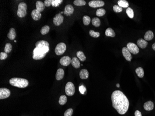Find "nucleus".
I'll list each match as a JSON object with an SVG mask.
<instances>
[{
	"mask_svg": "<svg viewBox=\"0 0 155 116\" xmlns=\"http://www.w3.org/2000/svg\"><path fill=\"white\" fill-rule=\"evenodd\" d=\"M89 34L91 36L94 38H98L100 36V33L98 32H95L92 30H91L89 31Z\"/></svg>",
	"mask_w": 155,
	"mask_h": 116,
	"instance_id": "f704fd0d",
	"label": "nucleus"
},
{
	"mask_svg": "<svg viewBox=\"0 0 155 116\" xmlns=\"http://www.w3.org/2000/svg\"><path fill=\"white\" fill-rule=\"evenodd\" d=\"M63 2L62 0H52V7H57Z\"/></svg>",
	"mask_w": 155,
	"mask_h": 116,
	"instance_id": "4c0bfd02",
	"label": "nucleus"
},
{
	"mask_svg": "<svg viewBox=\"0 0 155 116\" xmlns=\"http://www.w3.org/2000/svg\"><path fill=\"white\" fill-rule=\"evenodd\" d=\"M8 56L6 52H1L0 53V59L1 60H4L6 59Z\"/></svg>",
	"mask_w": 155,
	"mask_h": 116,
	"instance_id": "ea45409f",
	"label": "nucleus"
},
{
	"mask_svg": "<svg viewBox=\"0 0 155 116\" xmlns=\"http://www.w3.org/2000/svg\"><path fill=\"white\" fill-rule=\"evenodd\" d=\"M136 73H137V75L139 78L144 77V71L143 69L141 67H138L136 69Z\"/></svg>",
	"mask_w": 155,
	"mask_h": 116,
	"instance_id": "c85d7f7f",
	"label": "nucleus"
},
{
	"mask_svg": "<svg viewBox=\"0 0 155 116\" xmlns=\"http://www.w3.org/2000/svg\"><path fill=\"white\" fill-rule=\"evenodd\" d=\"M16 30L14 28H11L9 30V32L7 34V37L10 40H14L16 39Z\"/></svg>",
	"mask_w": 155,
	"mask_h": 116,
	"instance_id": "f3484780",
	"label": "nucleus"
},
{
	"mask_svg": "<svg viewBox=\"0 0 155 116\" xmlns=\"http://www.w3.org/2000/svg\"><path fill=\"white\" fill-rule=\"evenodd\" d=\"M127 48L130 52L134 55H137L139 52V49L138 47L135 44L129 42L127 44Z\"/></svg>",
	"mask_w": 155,
	"mask_h": 116,
	"instance_id": "0eeeda50",
	"label": "nucleus"
},
{
	"mask_svg": "<svg viewBox=\"0 0 155 116\" xmlns=\"http://www.w3.org/2000/svg\"><path fill=\"white\" fill-rule=\"evenodd\" d=\"M64 76V71L62 69H59L57 70L56 75H55V78L57 80H62Z\"/></svg>",
	"mask_w": 155,
	"mask_h": 116,
	"instance_id": "a211bd4d",
	"label": "nucleus"
},
{
	"mask_svg": "<svg viewBox=\"0 0 155 116\" xmlns=\"http://www.w3.org/2000/svg\"><path fill=\"white\" fill-rule=\"evenodd\" d=\"M63 20H64L63 16L61 14L59 13L55 16L53 19V22L55 26H59L63 23Z\"/></svg>",
	"mask_w": 155,
	"mask_h": 116,
	"instance_id": "9d476101",
	"label": "nucleus"
},
{
	"mask_svg": "<svg viewBox=\"0 0 155 116\" xmlns=\"http://www.w3.org/2000/svg\"><path fill=\"white\" fill-rule=\"evenodd\" d=\"M88 5L90 7L92 8H97L104 6L105 2L101 0H92L89 2Z\"/></svg>",
	"mask_w": 155,
	"mask_h": 116,
	"instance_id": "6e6552de",
	"label": "nucleus"
},
{
	"mask_svg": "<svg viewBox=\"0 0 155 116\" xmlns=\"http://www.w3.org/2000/svg\"><path fill=\"white\" fill-rule=\"evenodd\" d=\"M66 49V45L64 43L61 42L58 44L55 48V53L57 55H61L65 52Z\"/></svg>",
	"mask_w": 155,
	"mask_h": 116,
	"instance_id": "423d86ee",
	"label": "nucleus"
},
{
	"mask_svg": "<svg viewBox=\"0 0 155 116\" xmlns=\"http://www.w3.org/2000/svg\"><path fill=\"white\" fill-rule=\"evenodd\" d=\"M118 4L121 7L127 8L129 7V3L126 0H119L118 2Z\"/></svg>",
	"mask_w": 155,
	"mask_h": 116,
	"instance_id": "393cba45",
	"label": "nucleus"
},
{
	"mask_svg": "<svg viewBox=\"0 0 155 116\" xmlns=\"http://www.w3.org/2000/svg\"><path fill=\"white\" fill-rule=\"evenodd\" d=\"M49 30H50V27L48 26V25L44 26L41 28V33L42 35H46L49 32Z\"/></svg>",
	"mask_w": 155,
	"mask_h": 116,
	"instance_id": "cd10ccee",
	"label": "nucleus"
},
{
	"mask_svg": "<svg viewBox=\"0 0 155 116\" xmlns=\"http://www.w3.org/2000/svg\"><path fill=\"white\" fill-rule=\"evenodd\" d=\"M80 77L82 80H85L89 77L88 71L86 69H82L80 72Z\"/></svg>",
	"mask_w": 155,
	"mask_h": 116,
	"instance_id": "aec40b11",
	"label": "nucleus"
},
{
	"mask_svg": "<svg viewBox=\"0 0 155 116\" xmlns=\"http://www.w3.org/2000/svg\"><path fill=\"white\" fill-rule=\"evenodd\" d=\"M86 3V1L84 0H75L73 2V4L77 6H83Z\"/></svg>",
	"mask_w": 155,
	"mask_h": 116,
	"instance_id": "c756f323",
	"label": "nucleus"
},
{
	"mask_svg": "<svg viewBox=\"0 0 155 116\" xmlns=\"http://www.w3.org/2000/svg\"><path fill=\"white\" fill-rule=\"evenodd\" d=\"M122 53L126 60L130 62L132 59V56L130 51L128 50L127 48L124 47L122 49Z\"/></svg>",
	"mask_w": 155,
	"mask_h": 116,
	"instance_id": "f8f14e48",
	"label": "nucleus"
},
{
	"mask_svg": "<svg viewBox=\"0 0 155 116\" xmlns=\"http://www.w3.org/2000/svg\"><path fill=\"white\" fill-rule=\"evenodd\" d=\"M71 64L72 66L76 69L79 68L80 66V61L77 57H73L72 59L71 60Z\"/></svg>",
	"mask_w": 155,
	"mask_h": 116,
	"instance_id": "6ab92c4d",
	"label": "nucleus"
},
{
	"mask_svg": "<svg viewBox=\"0 0 155 116\" xmlns=\"http://www.w3.org/2000/svg\"><path fill=\"white\" fill-rule=\"evenodd\" d=\"M91 23L95 27H99L101 25L100 20L98 17H94L91 20Z\"/></svg>",
	"mask_w": 155,
	"mask_h": 116,
	"instance_id": "a878e982",
	"label": "nucleus"
},
{
	"mask_svg": "<svg viewBox=\"0 0 155 116\" xmlns=\"http://www.w3.org/2000/svg\"><path fill=\"white\" fill-rule=\"evenodd\" d=\"M73 113V109L70 108L66 110L64 113V116H72Z\"/></svg>",
	"mask_w": 155,
	"mask_h": 116,
	"instance_id": "58836bf2",
	"label": "nucleus"
},
{
	"mask_svg": "<svg viewBox=\"0 0 155 116\" xmlns=\"http://www.w3.org/2000/svg\"><path fill=\"white\" fill-rule=\"evenodd\" d=\"M154 103L151 101H149L144 103V109L146 111H151L154 109Z\"/></svg>",
	"mask_w": 155,
	"mask_h": 116,
	"instance_id": "dca6fc26",
	"label": "nucleus"
},
{
	"mask_svg": "<svg viewBox=\"0 0 155 116\" xmlns=\"http://www.w3.org/2000/svg\"><path fill=\"white\" fill-rule=\"evenodd\" d=\"M73 12H74L73 7L71 5H67L65 7L63 13L67 16H70L72 14H73Z\"/></svg>",
	"mask_w": 155,
	"mask_h": 116,
	"instance_id": "2eb2a0df",
	"label": "nucleus"
},
{
	"mask_svg": "<svg viewBox=\"0 0 155 116\" xmlns=\"http://www.w3.org/2000/svg\"><path fill=\"white\" fill-rule=\"evenodd\" d=\"M126 13L127 14V16H129V17L130 18H133L134 17V12L133 9L130 8V7H128L126 10Z\"/></svg>",
	"mask_w": 155,
	"mask_h": 116,
	"instance_id": "473e14b6",
	"label": "nucleus"
},
{
	"mask_svg": "<svg viewBox=\"0 0 155 116\" xmlns=\"http://www.w3.org/2000/svg\"><path fill=\"white\" fill-rule=\"evenodd\" d=\"M113 11L116 13H120L121 12L123 11L122 7H121L119 5H114L113 7Z\"/></svg>",
	"mask_w": 155,
	"mask_h": 116,
	"instance_id": "e433bc0d",
	"label": "nucleus"
},
{
	"mask_svg": "<svg viewBox=\"0 0 155 116\" xmlns=\"http://www.w3.org/2000/svg\"><path fill=\"white\" fill-rule=\"evenodd\" d=\"M116 86L117 87H120L119 84H116Z\"/></svg>",
	"mask_w": 155,
	"mask_h": 116,
	"instance_id": "a18cd8bd",
	"label": "nucleus"
},
{
	"mask_svg": "<svg viewBox=\"0 0 155 116\" xmlns=\"http://www.w3.org/2000/svg\"><path fill=\"white\" fill-rule=\"evenodd\" d=\"M79 91L82 94H84L85 92H86V88H85L84 86L81 85V86L79 87Z\"/></svg>",
	"mask_w": 155,
	"mask_h": 116,
	"instance_id": "a19ab883",
	"label": "nucleus"
},
{
	"mask_svg": "<svg viewBox=\"0 0 155 116\" xmlns=\"http://www.w3.org/2000/svg\"><path fill=\"white\" fill-rule=\"evenodd\" d=\"M71 60L70 57L66 56L62 57L61 59H60V63L63 66H68L70 63H71Z\"/></svg>",
	"mask_w": 155,
	"mask_h": 116,
	"instance_id": "ddd939ff",
	"label": "nucleus"
},
{
	"mask_svg": "<svg viewBox=\"0 0 155 116\" xmlns=\"http://www.w3.org/2000/svg\"><path fill=\"white\" fill-rule=\"evenodd\" d=\"M49 50L40 48H35L33 51V59L35 60H40L46 56Z\"/></svg>",
	"mask_w": 155,
	"mask_h": 116,
	"instance_id": "7ed1b4c3",
	"label": "nucleus"
},
{
	"mask_svg": "<svg viewBox=\"0 0 155 116\" xmlns=\"http://www.w3.org/2000/svg\"><path fill=\"white\" fill-rule=\"evenodd\" d=\"M41 12L37 9H34L31 13V17L34 21H37L41 18Z\"/></svg>",
	"mask_w": 155,
	"mask_h": 116,
	"instance_id": "4468645a",
	"label": "nucleus"
},
{
	"mask_svg": "<svg viewBox=\"0 0 155 116\" xmlns=\"http://www.w3.org/2000/svg\"><path fill=\"white\" fill-rule=\"evenodd\" d=\"M27 5L25 2H21L18 5L17 14L20 18H23L27 15Z\"/></svg>",
	"mask_w": 155,
	"mask_h": 116,
	"instance_id": "20e7f679",
	"label": "nucleus"
},
{
	"mask_svg": "<svg viewBox=\"0 0 155 116\" xmlns=\"http://www.w3.org/2000/svg\"><path fill=\"white\" fill-rule=\"evenodd\" d=\"M106 13V11L104 9H98L96 12V16H97L101 17L104 16Z\"/></svg>",
	"mask_w": 155,
	"mask_h": 116,
	"instance_id": "2f4dec72",
	"label": "nucleus"
},
{
	"mask_svg": "<svg viewBox=\"0 0 155 116\" xmlns=\"http://www.w3.org/2000/svg\"><path fill=\"white\" fill-rule=\"evenodd\" d=\"M10 91L6 88H1L0 89V99H3L9 98L10 95Z\"/></svg>",
	"mask_w": 155,
	"mask_h": 116,
	"instance_id": "1a4fd4ad",
	"label": "nucleus"
},
{
	"mask_svg": "<svg viewBox=\"0 0 155 116\" xmlns=\"http://www.w3.org/2000/svg\"><path fill=\"white\" fill-rule=\"evenodd\" d=\"M36 9L41 12L43 11L44 10L45 7V5L42 2L40 1H38L36 2Z\"/></svg>",
	"mask_w": 155,
	"mask_h": 116,
	"instance_id": "4be33fe9",
	"label": "nucleus"
},
{
	"mask_svg": "<svg viewBox=\"0 0 155 116\" xmlns=\"http://www.w3.org/2000/svg\"><path fill=\"white\" fill-rule=\"evenodd\" d=\"M152 48H153V50L155 51V43L153 44V45H152Z\"/></svg>",
	"mask_w": 155,
	"mask_h": 116,
	"instance_id": "c03bdc74",
	"label": "nucleus"
},
{
	"mask_svg": "<svg viewBox=\"0 0 155 116\" xmlns=\"http://www.w3.org/2000/svg\"><path fill=\"white\" fill-rule=\"evenodd\" d=\"M112 106L120 115H123L127 112L129 107V101L122 91L116 90L112 94Z\"/></svg>",
	"mask_w": 155,
	"mask_h": 116,
	"instance_id": "f257e3e1",
	"label": "nucleus"
},
{
	"mask_svg": "<svg viewBox=\"0 0 155 116\" xmlns=\"http://www.w3.org/2000/svg\"><path fill=\"white\" fill-rule=\"evenodd\" d=\"M77 56L80 61H84L86 59V57L85 56L84 53L81 51H79L77 52Z\"/></svg>",
	"mask_w": 155,
	"mask_h": 116,
	"instance_id": "bb28decb",
	"label": "nucleus"
},
{
	"mask_svg": "<svg viewBox=\"0 0 155 116\" xmlns=\"http://www.w3.org/2000/svg\"><path fill=\"white\" fill-rule=\"evenodd\" d=\"M105 35L108 37H114L116 35L115 33L114 32V30L112 29L111 28H108L105 31Z\"/></svg>",
	"mask_w": 155,
	"mask_h": 116,
	"instance_id": "b1692460",
	"label": "nucleus"
},
{
	"mask_svg": "<svg viewBox=\"0 0 155 116\" xmlns=\"http://www.w3.org/2000/svg\"><path fill=\"white\" fill-rule=\"evenodd\" d=\"M75 91V88L73 83L69 82L66 84L65 87V92L66 95L69 96H73Z\"/></svg>",
	"mask_w": 155,
	"mask_h": 116,
	"instance_id": "39448f33",
	"label": "nucleus"
},
{
	"mask_svg": "<svg viewBox=\"0 0 155 116\" xmlns=\"http://www.w3.org/2000/svg\"><path fill=\"white\" fill-rule=\"evenodd\" d=\"M154 38V34L151 31H148L145 33L144 36V39L145 41H151Z\"/></svg>",
	"mask_w": 155,
	"mask_h": 116,
	"instance_id": "5701e85b",
	"label": "nucleus"
},
{
	"mask_svg": "<svg viewBox=\"0 0 155 116\" xmlns=\"http://www.w3.org/2000/svg\"><path fill=\"white\" fill-rule=\"evenodd\" d=\"M137 44L140 48L144 49L147 46L148 42L144 39H140L137 41Z\"/></svg>",
	"mask_w": 155,
	"mask_h": 116,
	"instance_id": "412c9836",
	"label": "nucleus"
},
{
	"mask_svg": "<svg viewBox=\"0 0 155 116\" xmlns=\"http://www.w3.org/2000/svg\"><path fill=\"white\" fill-rule=\"evenodd\" d=\"M12 49V47L11 44L7 43L6 44L4 48L5 52L9 53L11 51Z\"/></svg>",
	"mask_w": 155,
	"mask_h": 116,
	"instance_id": "c9c22d12",
	"label": "nucleus"
},
{
	"mask_svg": "<svg viewBox=\"0 0 155 116\" xmlns=\"http://www.w3.org/2000/svg\"><path fill=\"white\" fill-rule=\"evenodd\" d=\"M9 83L14 87L21 88H25L29 84V82L27 80L20 78H13L9 80Z\"/></svg>",
	"mask_w": 155,
	"mask_h": 116,
	"instance_id": "f03ea898",
	"label": "nucleus"
},
{
	"mask_svg": "<svg viewBox=\"0 0 155 116\" xmlns=\"http://www.w3.org/2000/svg\"><path fill=\"white\" fill-rule=\"evenodd\" d=\"M135 116H142L141 113L138 110H137L135 112Z\"/></svg>",
	"mask_w": 155,
	"mask_h": 116,
	"instance_id": "37998d69",
	"label": "nucleus"
},
{
	"mask_svg": "<svg viewBox=\"0 0 155 116\" xmlns=\"http://www.w3.org/2000/svg\"><path fill=\"white\" fill-rule=\"evenodd\" d=\"M52 0H45L44 1V4L45 6L47 7H49L50 6L52 5Z\"/></svg>",
	"mask_w": 155,
	"mask_h": 116,
	"instance_id": "79ce46f5",
	"label": "nucleus"
},
{
	"mask_svg": "<svg viewBox=\"0 0 155 116\" xmlns=\"http://www.w3.org/2000/svg\"><path fill=\"white\" fill-rule=\"evenodd\" d=\"M91 18L89 16H83V23L84 25L87 26L89 25V24L91 22Z\"/></svg>",
	"mask_w": 155,
	"mask_h": 116,
	"instance_id": "72a5a7b5",
	"label": "nucleus"
},
{
	"mask_svg": "<svg viewBox=\"0 0 155 116\" xmlns=\"http://www.w3.org/2000/svg\"><path fill=\"white\" fill-rule=\"evenodd\" d=\"M36 48H41L49 50V44L48 41L44 40H41L37 41L35 44Z\"/></svg>",
	"mask_w": 155,
	"mask_h": 116,
	"instance_id": "9b49d317",
	"label": "nucleus"
},
{
	"mask_svg": "<svg viewBox=\"0 0 155 116\" xmlns=\"http://www.w3.org/2000/svg\"><path fill=\"white\" fill-rule=\"evenodd\" d=\"M67 102V98L65 95H62L59 98V104L61 105H65Z\"/></svg>",
	"mask_w": 155,
	"mask_h": 116,
	"instance_id": "7c9ffc66",
	"label": "nucleus"
}]
</instances>
